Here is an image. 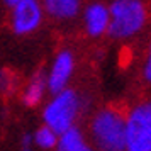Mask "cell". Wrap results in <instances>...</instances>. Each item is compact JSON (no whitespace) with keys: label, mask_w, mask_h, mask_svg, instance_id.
Segmentation results:
<instances>
[{"label":"cell","mask_w":151,"mask_h":151,"mask_svg":"<svg viewBox=\"0 0 151 151\" xmlns=\"http://www.w3.org/2000/svg\"><path fill=\"white\" fill-rule=\"evenodd\" d=\"M127 119L116 109L100 110L92 121V136L99 151H127Z\"/></svg>","instance_id":"cell-1"},{"label":"cell","mask_w":151,"mask_h":151,"mask_svg":"<svg viewBox=\"0 0 151 151\" xmlns=\"http://www.w3.org/2000/svg\"><path fill=\"white\" fill-rule=\"evenodd\" d=\"M109 12V34L119 39L136 34L146 21V10L141 0H114Z\"/></svg>","instance_id":"cell-2"},{"label":"cell","mask_w":151,"mask_h":151,"mask_svg":"<svg viewBox=\"0 0 151 151\" xmlns=\"http://www.w3.org/2000/svg\"><path fill=\"white\" fill-rule=\"evenodd\" d=\"M78 109H80V102L76 99V93L73 90H63L46 107L44 122L56 134H65L68 129L73 127Z\"/></svg>","instance_id":"cell-3"},{"label":"cell","mask_w":151,"mask_h":151,"mask_svg":"<svg viewBox=\"0 0 151 151\" xmlns=\"http://www.w3.org/2000/svg\"><path fill=\"white\" fill-rule=\"evenodd\" d=\"M127 151H151V100L137 105L127 117Z\"/></svg>","instance_id":"cell-4"},{"label":"cell","mask_w":151,"mask_h":151,"mask_svg":"<svg viewBox=\"0 0 151 151\" xmlns=\"http://www.w3.org/2000/svg\"><path fill=\"white\" fill-rule=\"evenodd\" d=\"M41 7L37 0H21L12 12V27L15 34L32 32L41 24Z\"/></svg>","instance_id":"cell-5"},{"label":"cell","mask_w":151,"mask_h":151,"mask_svg":"<svg viewBox=\"0 0 151 151\" xmlns=\"http://www.w3.org/2000/svg\"><path fill=\"white\" fill-rule=\"evenodd\" d=\"M73 71V56L68 51H61L56 56L55 65L51 68V73L48 76V87L53 93H61L65 90V85L68 82L70 75Z\"/></svg>","instance_id":"cell-6"},{"label":"cell","mask_w":151,"mask_h":151,"mask_svg":"<svg viewBox=\"0 0 151 151\" xmlns=\"http://www.w3.org/2000/svg\"><path fill=\"white\" fill-rule=\"evenodd\" d=\"M110 12L102 4H92L85 10V29L90 36H100L109 31Z\"/></svg>","instance_id":"cell-7"},{"label":"cell","mask_w":151,"mask_h":151,"mask_svg":"<svg viewBox=\"0 0 151 151\" xmlns=\"http://www.w3.org/2000/svg\"><path fill=\"white\" fill-rule=\"evenodd\" d=\"M44 7L53 17L70 19L76 15L80 9V0H44Z\"/></svg>","instance_id":"cell-8"},{"label":"cell","mask_w":151,"mask_h":151,"mask_svg":"<svg viewBox=\"0 0 151 151\" xmlns=\"http://www.w3.org/2000/svg\"><path fill=\"white\" fill-rule=\"evenodd\" d=\"M87 150H88V146L85 144L82 132L76 127H71L65 134H61L60 141H58V146H56V151H87Z\"/></svg>","instance_id":"cell-9"},{"label":"cell","mask_w":151,"mask_h":151,"mask_svg":"<svg viewBox=\"0 0 151 151\" xmlns=\"http://www.w3.org/2000/svg\"><path fill=\"white\" fill-rule=\"evenodd\" d=\"M44 88H46V78H44L41 73L34 75V78L31 80L27 90H26V93H24L22 102L26 104L27 107L36 105V104L42 99V95H44Z\"/></svg>","instance_id":"cell-10"},{"label":"cell","mask_w":151,"mask_h":151,"mask_svg":"<svg viewBox=\"0 0 151 151\" xmlns=\"http://www.w3.org/2000/svg\"><path fill=\"white\" fill-rule=\"evenodd\" d=\"M34 141L37 143V146H41L44 150H49L53 146H58V134L51 129L49 126H42L37 129L34 136Z\"/></svg>","instance_id":"cell-11"},{"label":"cell","mask_w":151,"mask_h":151,"mask_svg":"<svg viewBox=\"0 0 151 151\" xmlns=\"http://www.w3.org/2000/svg\"><path fill=\"white\" fill-rule=\"evenodd\" d=\"M144 78L151 82V49H150V55H148V60H146V65H144Z\"/></svg>","instance_id":"cell-12"},{"label":"cell","mask_w":151,"mask_h":151,"mask_svg":"<svg viewBox=\"0 0 151 151\" xmlns=\"http://www.w3.org/2000/svg\"><path fill=\"white\" fill-rule=\"evenodd\" d=\"M31 143H32V136L31 134H24V137H22V150H27Z\"/></svg>","instance_id":"cell-13"},{"label":"cell","mask_w":151,"mask_h":151,"mask_svg":"<svg viewBox=\"0 0 151 151\" xmlns=\"http://www.w3.org/2000/svg\"><path fill=\"white\" fill-rule=\"evenodd\" d=\"M4 2H5L7 5H10V7H15V5H17V4L21 2V0H4Z\"/></svg>","instance_id":"cell-14"},{"label":"cell","mask_w":151,"mask_h":151,"mask_svg":"<svg viewBox=\"0 0 151 151\" xmlns=\"http://www.w3.org/2000/svg\"><path fill=\"white\" fill-rule=\"evenodd\" d=\"M87 151H93V150H92V148H88V150H87Z\"/></svg>","instance_id":"cell-15"},{"label":"cell","mask_w":151,"mask_h":151,"mask_svg":"<svg viewBox=\"0 0 151 151\" xmlns=\"http://www.w3.org/2000/svg\"><path fill=\"white\" fill-rule=\"evenodd\" d=\"M22 151H31V150H29V148H27V150H22Z\"/></svg>","instance_id":"cell-16"}]
</instances>
